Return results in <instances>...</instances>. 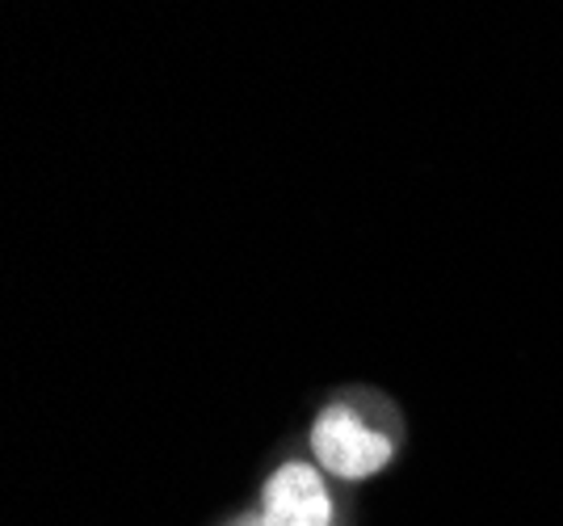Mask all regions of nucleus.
<instances>
[{
    "mask_svg": "<svg viewBox=\"0 0 563 526\" xmlns=\"http://www.w3.org/2000/svg\"><path fill=\"white\" fill-rule=\"evenodd\" d=\"M311 451L316 463L341 480H366L391 463V438L362 421L353 408L332 405L311 426Z\"/></svg>",
    "mask_w": 563,
    "mask_h": 526,
    "instance_id": "obj_1",
    "label": "nucleus"
},
{
    "mask_svg": "<svg viewBox=\"0 0 563 526\" xmlns=\"http://www.w3.org/2000/svg\"><path fill=\"white\" fill-rule=\"evenodd\" d=\"M265 526H332V497L311 463H282L265 484Z\"/></svg>",
    "mask_w": 563,
    "mask_h": 526,
    "instance_id": "obj_2",
    "label": "nucleus"
},
{
    "mask_svg": "<svg viewBox=\"0 0 563 526\" xmlns=\"http://www.w3.org/2000/svg\"><path fill=\"white\" fill-rule=\"evenodd\" d=\"M261 526H265V523H261Z\"/></svg>",
    "mask_w": 563,
    "mask_h": 526,
    "instance_id": "obj_3",
    "label": "nucleus"
}]
</instances>
